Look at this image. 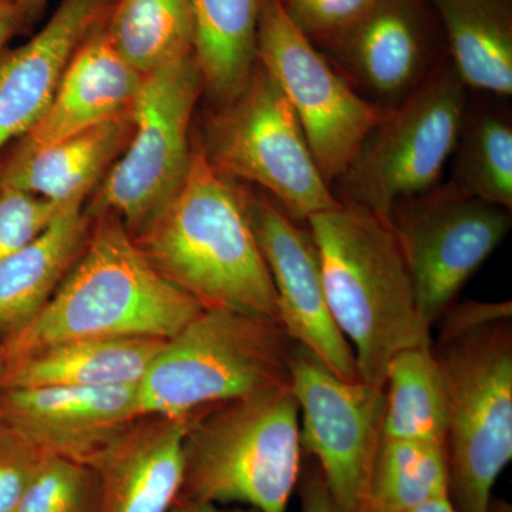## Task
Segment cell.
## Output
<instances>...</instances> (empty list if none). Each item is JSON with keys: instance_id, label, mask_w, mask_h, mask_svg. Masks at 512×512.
<instances>
[{"instance_id": "cell-20", "label": "cell", "mask_w": 512, "mask_h": 512, "mask_svg": "<svg viewBox=\"0 0 512 512\" xmlns=\"http://www.w3.org/2000/svg\"><path fill=\"white\" fill-rule=\"evenodd\" d=\"M90 225L84 204L67 205L0 262V342L25 328L52 299L83 254Z\"/></svg>"}, {"instance_id": "cell-15", "label": "cell", "mask_w": 512, "mask_h": 512, "mask_svg": "<svg viewBox=\"0 0 512 512\" xmlns=\"http://www.w3.org/2000/svg\"><path fill=\"white\" fill-rule=\"evenodd\" d=\"M116 0H62L35 36L0 49V153L42 119L64 70Z\"/></svg>"}, {"instance_id": "cell-31", "label": "cell", "mask_w": 512, "mask_h": 512, "mask_svg": "<svg viewBox=\"0 0 512 512\" xmlns=\"http://www.w3.org/2000/svg\"><path fill=\"white\" fill-rule=\"evenodd\" d=\"M377 0H281L286 15L303 35L328 37L339 35L372 8Z\"/></svg>"}, {"instance_id": "cell-28", "label": "cell", "mask_w": 512, "mask_h": 512, "mask_svg": "<svg viewBox=\"0 0 512 512\" xmlns=\"http://www.w3.org/2000/svg\"><path fill=\"white\" fill-rule=\"evenodd\" d=\"M97 494L92 467L45 456L15 512H97Z\"/></svg>"}, {"instance_id": "cell-17", "label": "cell", "mask_w": 512, "mask_h": 512, "mask_svg": "<svg viewBox=\"0 0 512 512\" xmlns=\"http://www.w3.org/2000/svg\"><path fill=\"white\" fill-rule=\"evenodd\" d=\"M330 40L352 82L384 110L397 106L436 70L429 67L426 33L413 0H377Z\"/></svg>"}, {"instance_id": "cell-34", "label": "cell", "mask_w": 512, "mask_h": 512, "mask_svg": "<svg viewBox=\"0 0 512 512\" xmlns=\"http://www.w3.org/2000/svg\"><path fill=\"white\" fill-rule=\"evenodd\" d=\"M25 19L8 0H0V49L26 28Z\"/></svg>"}, {"instance_id": "cell-5", "label": "cell", "mask_w": 512, "mask_h": 512, "mask_svg": "<svg viewBox=\"0 0 512 512\" xmlns=\"http://www.w3.org/2000/svg\"><path fill=\"white\" fill-rule=\"evenodd\" d=\"M293 342L281 323L224 309H202L165 340L137 384L141 416L184 417L291 386Z\"/></svg>"}, {"instance_id": "cell-37", "label": "cell", "mask_w": 512, "mask_h": 512, "mask_svg": "<svg viewBox=\"0 0 512 512\" xmlns=\"http://www.w3.org/2000/svg\"><path fill=\"white\" fill-rule=\"evenodd\" d=\"M365 512H386L375 510V508L367 507ZM399 512H457L451 504L450 498H439V500L430 501L419 507L412 508V510L399 511Z\"/></svg>"}, {"instance_id": "cell-6", "label": "cell", "mask_w": 512, "mask_h": 512, "mask_svg": "<svg viewBox=\"0 0 512 512\" xmlns=\"http://www.w3.org/2000/svg\"><path fill=\"white\" fill-rule=\"evenodd\" d=\"M446 392L448 498L457 512H490L512 460V325L500 320L433 343Z\"/></svg>"}, {"instance_id": "cell-14", "label": "cell", "mask_w": 512, "mask_h": 512, "mask_svg": "<svg viewBox=\"0 0 512 512\" xmlns=\"http://www.w3.org/2000/svg\"><path fill=\"white\" fill-rule=\"evenodd\" d=\"M140 416L137 386L0 390V419L46 456L86 466Z\"/></svg>"}, {"instance_id": "cell-3", "label": "cell", "mask_w": 512, "mask_h": 512, "mask_svg": "<svg viewBox=\"0 0 512 512\" xmlns=\"http://www.w3.org/2000/svg\"><path fill=\"white\" fill-rule=\"evenodd\" d=\"M330 313L355 353L360 380L384 387L394 356L433 345L392 225L340 204L308 221Z\"/></svg>"}, {"instance_id": "cell-4", "label": "cell", "mask_w": 512, "mask_h": 512, "mask_svg": "<svg viewBox=\"0 0 512 512\" xmlns=\"http://www.w3.org/2000/svg\"><path fill=\"white\" fill-rule=\"evenodd\" d=\"M301 456L291 386L204 407L188 414L180 498L286 512Z\"/></svg>"}, {"instance_id": "cell-9", "label": "cell", "mask_w": 512, "mask_h": 512, "mask_svg": "<svg viewBox=\"0 0 512 512\" xmlns=\"http://www.w3.org/2000/svg\"><path fill=\"white\" fill-rule=\"evenodd\" d=\"M204 93L195 57L146 74L133 109V133L84 204L89 215H116L133 234L180 192L192 157V116Z\"/></svg>"}, {"instance_id": "cell-21", "label": "cell", "mask_w": 512, "mask_h": 512, "mask_svg": "<svg viewBox=\"0 0 512 512\" xmlns=\"http://www.w3.org/2000/svg\"><path fill=\"white\" fill-rule=\"evenodd\" d=\"M164 343L151 338L59 343L0 366V390L137 386Z\"/></svg>"}, {"instance_id": "cell-13", "label": "cell", "mask_w": 512, "mask_h": 512, "mask_svg": "<svg viewBox=\"0 0 512 512\" xmlns=\"http://www.w3.org/2000/svg\"><path fill=\"white\" fill-rule=\"evenodd\" d=\"M244 200L274 282L279 322L286 335L340 379L357 382L355 353L330 313L311 231L293 221L268 195L244 191Z\"/></svg>"}, {"instance_id": "cell-19", "label": "cell", "mask_w": 512, "mask_h": 512, "mask_svg": "<svg viewBox=\"0 0 512 512\" xmlns=\"http://www.w3.org/2000/svg\"><path fill=\"white\" fill-rule=\"evenodd\" d=\"M133 127L130 110L36 150L6 147L0 153V184L57 207L86 204L111 165L126 150Z\"/></svg>"}, {"instance_id": "cell-25", "label": "cell", "mask_w": 512, "mask_h": 512, "mask_svg": "<svg viewBox=\"0 0 512 512\" xmlns=\"http://www.w3.org/2000/svg\"><path fill=\"white\" fill-rule=\"evenodd\" d=\"M104 32L120 56L144 76L194 56L188 0H116Z\"/></svg>"}, {"instance_id": "cell-38", "label": "cell", "mask_w": 512, "mask_h": 512, "mask_svg": "<svg viewBox=\"0 0 512 512\" xmlns=\"http://www.w3.org/2000/svg\"><path fill=\"white\" fill-rule=\"evenodd\" d=\"M490 512H512V507L507 501L493 500L491 501Z\"/></svg>"}, {"instance_id": "cell-29", "label": "cell", "mask_w": 512, "mask_h": 512, "mask_svg": "<svg viewBox=\"0 0 512 512\" xmlns=\"http://www.w3.org/2000/svg\"><path fill=\"white\" fill-rule=\"evenodd\" d=\"M60 211L52 202L0 184V262L35 238Z\"/></svg>"}, {"instance_id": "cell-36", "label": "cell", "mask_w": 512, "mask_h": 512, "mask_svg": "<svg viewBox=\"0 0 512 512\" xmlns=\"http://www.w3.org/2000/svg\"><path fill=\"white\" fill-rule=\"evenodd\" d=\"M8 2L19 10L26 25L29 26L43 12L49 0H8Z\"/></svg>"}, {"instance_id": "cell-22", "label": "cell", "mask_w": 512, "mask_h": 512, "mask_svg": "<svg viewBox=\"0 0 512 512\" xmlns=\"http://www.w3.org/2000/svg\"><path fill=\"white\" fill-rule=\"evenodd\" d=\"M194 57L212 106L238 97L256 66L264 0H188Z\"/></svg>"}, {"instance_id": "cell-10", "label": "cell", "mask_w": 512, "mask_h": 512, "mask_svg": "<svg viewBox=\"0 0 512 512\" xmlns=\"http://www.w3.org/2000/svg\"><path fill=\"white\" fill-rule=\"evenodd\" d=\"M256 62L275 80L298 117L326 183L345 173L387 110L359 94L286 15L281 0H264Z\"/></svg>"}, {"instance_id": "cell-8", "label": "cell", "mask_w": 512, "mask_h": 512, "mask_svg": "<svg viewBox=\"0 0 512 512\" xmlns=\"http://www.w3.org/2000/svg\"><path fill=\"white\" fill-rule=\"evenodd\" d=\"M198 141L218 173L258 185L299 224L342 204L320 173L291 104L258 62L242 93L214 107Z\"/></svg>"}, {"instance_id": "cell-12", "label": "cell", "mask_w": 512, "mask_h": 512, "mask_svg": "<svg viewBox=\"0 0 512 512\" xmlns=\"http://www.w3.org/2000/svg\"><path fill=\"white\" fill-rule=\"evenodd\" d=\"M291 390L299 406L301 446L316 458L340 512H365L383 439L384 387L346 382L293 343Z\"/></svg>"}, {"instance_id": "cell-30", "label": "cell", "mask_w": 512, "mask_h": 512, "mask_svg": "<svg viewBox=\"0 0 512 512\" xmlns=\"http://www.w3.org/2000/svg\"><path fill=\"white\" fill-rule=\"evenodd\" d=\"M45 456L0 419V512L16 511L20 498Z\"/></svg>"}, {"instance_id": "cell-26", "label": "cell", "mask_w": 512, "mask_h": 512, "mask_svg": "<svg viewBox=\"0 0 512 512\" xmlns=\"http://www.w3.org/2000/svg\"><path fill=\"white\" fill-rule=\"evenodd\" d=\"M439 498H448L446 447L383 437L370 474L367 507L399 512Z\"/></svg>"}, {"instance_id": "cell-24", "label": "cell", "mask_w": 512, "mask_h": 512, "mask_svg": "<svg viewBox=\"0 0 512 512\" xmlns=\"http://www.w3.org/2000/svg\"><path fill=\"white\" fill-rule=\"evenodd\" d=\"M384 393V439L446 447V392L433 345L394 356L387 367Z\"/></svg>"}, {"instance_id": "cell-35", "label": "cell", "mask_w": 512, "mask_h": 512, "mask_svg": "<svg viewBox=\"0 0 512 512\" xmlns=\"http://www.w3.org/2000/svg\"><path fill=\"white\" fill-rule=\"evenodd\" d=\"M171 512H258L252 508H224L222 505L200 503V501L184 500L178 498Z\"/></svg>"}, {"instance_id": "cell-33", "label": "cell", "mask_w": 512, "mask_h": 512, "mask_svg": "<svg viewBox=\"0 0 512 512\" xmlns=\"http://www.w3.org/2000/svg\"><path fill=\"white\" fill-rule=\"evenodd\" d=\"M301 512H340L330 497L319 468L308 471L301 487Z\"/></svg>"}, {"instance_id": "cell-27", "label": "cell", "mask_w": 512, "mask_h": 512, "mask_svg": "<svg viewBox=\"0 0 512 512\" xmlns=\"http://www.w3.org/2000/svg\"><path fill=\"white\" fill-rule=\"evenodd\" d=\"M451 183L478 200L512 210V126L505 114L464 116Z\"/></svg>"}, {"instance_id": "cell-23", "label": "cell", "mask_w": 512, "mask_h": 512, "mask_svg": "<svg viewBox=\"0 0 512 512\" xmlns=\"http://www.w3.org/2000/svg\"><path fill=\"white\" fill-rule=\"evenodd\" d=\"M440 16L451 66L467 89L512 94V18L507 0H430Z\"/></svg>"}, {"instance_id": "cell-11", "label": "cell", "mask_w": 512, "mask_h": 512, "mask_svg": "<svg viewBox=\"0 0 512 512\" xmlns=\"http://www.w3.org/2000/svg\"><path fill=\"white\" fill-rule=\"evenodd\" d=\"M417 308L433 329L444 311L511 231V211L466 194L453 183L404 202L390 218Z\"/></svg>"}, {"instance_id": "cell-32", "label": "cell", "mask_w": 512, "mask_h": 512, "mask_svg": "<svg viewBox=\"0 0 512 512\" xmlns=\"http://www.w3.org/2000/svg\"><path fill=\"white\" fill-rule=\"evenodd\" d=\"M511 319V301H456L451 303L437 320L436 325L440 323V336L437 342L458 338L491 323Z\"/></svg>"}, {"instance_id": "cell-2", "label": "cell", "mask_w": 512, "mask_h": 512, "mask_svg": "<svg viewBox=\"0 0 512 512\" xmlns=\"http://www.w3.org/2000/svg\"><path fill=\"white\" fill-rule=\"evenodd\" d=\"M90 218L83 254L35 319L0 342V366L73 340H168L204 309L158 274L120 218Z\"/></svg>"}, {"instance_id": "cell-7", "label": "cell", "mask_w": 512, "mask_h": 512, "mask_svg": "<svg viewBox=\"0 0 512 512\" xmlns=\"http://www.w3.org/2000/svg\"><path fill=\"white\" fill-rule=\"evenodd\" d=\"M466 111L467 87L453 66L434 70L370 131L338 180L339 201L390 224L397 207L439 185Z\"/></svg>"}, {"instance_id": "cell-1", "label": "cell", "mask_w": 512, "mask_h": 512, "mask_svg": "<svg viewBox=\"0 0 512 512\" xmlns=\"http://www.w3.org/2000/svg\"><path fill=\"white\" fill-rule=\"evenodd\" d=\"M130 235L158 274L202 308L281 323L278 296L249 222L244 190L208 163L200 141H192L183 188Z\"/></svg>"}, {"instance_id": "cell-16", "label": "cell", "mask_w": 512, "mask_h": 512, "mask_svg": "<svg viewBox=\"0 0 512 512\" xmlns=\"http://www.w3.org/2000/svg\"><path fill=\"white\" fill-rule=\"evenodd\" d=\"M188 416H140L89 464L97 512H171L184 477Z\"/></svg>"}, {"instance_id": "cell-18", "label": "cell", "mask_w": 512, "mask_h": 512, "mask_svg": "<svg viewBox=\"0 0 512 512\" xmlns=\"http://www.w3.org/2000/svg\"><path fill=\"white\" fill-rule=\"evenodd\" d=\"M104 25L74 53L42 119L8 147H46L131 110L144 74L114 49Z\"/></svg>"}]
</instances>
